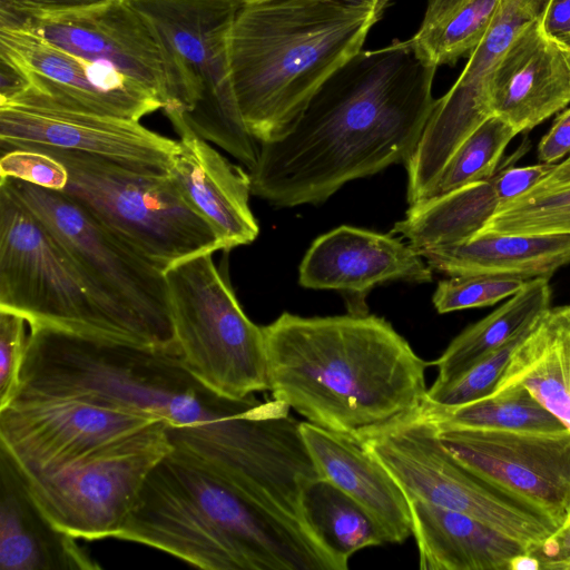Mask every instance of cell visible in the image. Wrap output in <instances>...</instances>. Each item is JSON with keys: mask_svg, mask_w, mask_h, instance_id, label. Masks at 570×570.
<instances>
[{"mask_svg": "<svg viewBox=\"0 0 570 570\" xmlns=\"http://www.w3.org/2000/svg\"><path fill=\"white\" fill-rule=\"evenodd\" d=\"M35 382L42 396L166 420L171 455L273 511L291 509L315 473L288 405L219 396L179 354L56 332L40 351Z\"/></svg>", "mask_w": 570, "mask_h": 570, "instance_id": "cell-1", "label": "cell"}, {"mask_svg": "<svg viewBox=\"0 0 570 570\" xmlns=\"http://www.w3.org/2000/svg\"><path fill=\"white\" fill-rule=\"evenodd\" d=\"M436 68L409 40L358 51L283 136L258 142L252 195L275 207L318 204L351 180L405 165L436 101Z\"/></svg>", "mask_w": 570, "mask_h": 570, "instance_id": "cell-2", "label": "cell"}, {"mask_svg": "<svg viewBox=\"0 0 570 570\" xmlns=\"http://www.w3.org/2000/svg\"><path fill=\"white\" fill-rule=\"evenodd\" d=\"M263 328L268 391L309 423L356 436L425 400L430 363L382 317L285 312Z\"/></svg>", "mask_w": 570, "mask_h": 570, "instance_id": "cell-3", "label": "cell"}, {"mask_svg": "<svg viewBox=\"0 0 570 570\" xmlns=\"http://www.w3.org/2000/svg\"><path fill=\"white\" fill-rule=\"evenodd\" d=\"M116 539L205 570H346L315 532L170 453L149 472Z\"/></svg>", "mask_w": 570, "mask_h": 570, "instance_id": "cell-4", "label": "cell"}, {"mask_svg": "<svg viewBox=\"0 0 570 570\" xmlns=\"http://www.w3.org/2000/svg\"><path fill=\"white\" fill-rule=\"evenodd\" d=\"M370 12L332 0H245L229 36L232 82L248 132L283 136L323 82L362 50Z\"/></svg>", "mask_w": 570, "mask_h": 570, "instance_id": "cell-5", "label": "cell"}, {"mask_svg": "<svg viewBox=\"0 0 570 570\" xmlns=\"http://www.w3.org/2000/svg\"><path fill=\"white\" fill-rule=\"evenodd\" d=\"M151 28L163 51L167 83L164 112L179 135L190 130L250 170L259 144L236 101L229 36L240 0H128Z\"/></svg>", "mask_w": 570, "mask_h": 570, "instance_id": "cell-6", "label": "cell"}, {"mask_svg": "<svg viewBox=\"0 0 570 570\" xmlns=\"http://www.w3.org/2000/svg\"><path fill=\"white\" fill-rule=\"evenodd\" d=\"M65 249L129 345L179 354L164 271L61 191L0 178Z\"/></svg>", "mask_w": 570, "mask_h": 570, "instance_id": "cell-7", "label": "cell"}, {"mask_svg": "<svg viewBox=\"0 0 570 570\" xmlns=\"http://www.w3.org/2000/svg\"><path fill=\"white\" fill-rule=\"evenodd\" d=\"M37 148L67 168L68 181L61 193L163 271L188 257L223 250L216 233L168 174L77 151Z\"/></svg>", "mask_w": 570, "mask_h": 570, "instance_id": "cell-8", "label": "cell"}, {"mask_svg": "<svg viewBox=\"0 0 570 570\" xmlns=\"http://www.w3.org/2000/svg\"><path fill=\"white\" fill-rule=\"evenodd\" d=\"M213 254L164 271L171 322L185 367L219 396L243 400L268 391L264 328L246 316Z\"/></svg>", "mask_w": 570, "mask_h": 570, "instance_id": "cell-9", "label": "cell"}, {"mask_svg": "<svg viewBox=\"0 0 570 570\" xmlns=\"http://www.w3.org/2000/svg\"><path fill=\"white\" fill-rule=\"evenodd\" d=\"M389 471L407 500L468 514L523 543L533 554L560 527L549 517L480 478L441 444L417 410L353 436Z\"/></svg>", "mask_w": 570, "mask_h": 570, "instance_id": "cell-10", "label": "cell"}, {"mask_svg": "<svg viewBox=\"0 0 570 570\" xmlns=\"http://www.w3.org/2000/svg\"><path fill=\"white\" fill-rule=\"evenodd\" d=\"M0 309L24 317L30 327L128 344L58 240L2 181Z\"/></svg>", "mask_w": 570, "mask_h": 570, "instance_id": "cell-11", "label": "cell"}, {"mask_svg": "<svg viewBox=\"0 0 570 570\" xmlns=\"http://www.w3.org/2000/svg\"><path fill=\"white\" fill-rule=\"evenodd\" d=\"M166 426L158 420L59 470L24 476L35 503L56 529L76 539H116L145 479L173 451Z\"/></svg>", "mask_w": 570, "mask_h": 570, "instance_id": "cell-12", "label": "cell"}, {"mask_svg": "<svg viewBox=\"0 0 570 570\" xmlns=\"http://www.w3.org/2000/svg\"><path fill=\"white\" fill-rule=\"evenodd\" d=\"M161 420L73 397L13 396L0 407V449L24 476L53 472Z\"/></svg>", "mask_w": 570, "mask_h": 570, "instance_id": "cell-13", "label": "cell"}, {"mask_svg": "<svg viewBox=\"0 0 570 570\" xmlns=\"http://www.w3.org/2000/svg\"><path fill=\"white\" fill-rule=\"evenodd\" d=\"M548 0H500L497 13L462 73L436 99L420 141L405 164L407 198L419 200L459 146L490 116V81L517 36L541 17Z\"/></svg>", "mask_w": 570, "mask_h": 570, "instance_id": "cell-14", "label": "cell"}, {"mask_svg": "<svg viewBox=\"0 0 570 570\" xmlns=\"http://www.w3.org/2000/svg\"><path fill=\"white\" fill-rule=\"evenodd\" d=\"M0 145L77 151L164 175L178 149L138 120L69 108L32 89L0 104Z\"/></svg>", "mask_w": 570, "mask_h": 570, "instance_id": "cell-15", "label": "cell"}, {"mask_svg": "<svg viewBox=\"0 0 570 570\" xmlns=\"http://www.w3.org/2000/svg\"><path fill=\"white\" fill-rule=\"evenodd\" d=\"M435 428L443 448L466 469L529 503L559 527L570 521L569 430Z\"/></svg>", "mask_w": 570, "mask_h": 570, "instance_id": "cell-16", "label": "cell"}, {"mask_svg": "<svg viewBox=\"0 0 570 570\" xmlns=\"http://www.w3.org/2000/svg\"><path fill=\"white\" fill-rule=\"evenodd\" d=\"M94 62L106 63L158 97L165 107V61L151 28L128 0L26 20L18 28Z\"/></svg>", "mask_w": 570, "mask_h": 570, "instance_id": "cell-17", "label": "cell"}, {"mask_svg": "<svg viewBox=\"0 0 570 570\" xmlns=\"http://www.w3.org/2000/svg\"><path fill=\"white\" fill-rule=\"evenodd\" d=\"M0 48L28 71L32 89L69 107L138 120L163 101L115 68L66 51L23 29L0 28Z\"/></svg>", "mask_w": 570, "mask_h": 570, "instance_id": "cell-18", "label": "cell"}, {"mask_svg": "<svg viewBox=\"0 0 570 570\" xmlns=\"http://www.w3.org/2000/svg\"><path fill=\"white\" fill-rule=\"evenodd\" d=\"M432 268L410 245L391 235L340 226L316 238L301 265L299 285L344 294L350 314H368L365 296L376 285L428 283Z\"/></svg>", "mask_w": 570, "mask_h": 570, "instance_id": "cell-19", "label": "cell"}, {"mask_svg": "<svg viewBox=\"0 0 570 570\" xmlns=\"http://www.w3.org/2000/svg\"><path fill=\"white\" fill-rule=\"evenodd\" d=\"M492 115L531 130L570 102V48L549 38L540 18L517 36L490 81Z\"/></svg>", "mask_w": 570, "mask_h": 570, "instance_id": "cell-20", "label": "cell"}, {"mask_svg": "<svg viewBox=\"0 0 570 570\" xmlns=\"http://www.w3.org/2000/svg\"><path fill=\"white\" fill-rule=\"evenodd\" d=\"M178 136L168 175L186 202L209 224L224 252L253 243L259 227L249 207V174L193 131Z\"/></svg>", "mask_w": 570, "mask_h": 570, "instance_id": "cell-21", "label": "cell"}, {"mask_svg": "<svg viewBox=\"0 0 570 570\" xmlns=\"http://www.w3.org/2000/svg\"><path fill=\"white\" fill-rule=\"evenodd\" d=\"M299 431L320 476L356 501L376 522L386 543L412 534L410 504L389 471L351 435L301 422Z\"/></svg>", "mask_w": 570, "mask_h": 570, "instance_id": "cell-22", "label": "cell"}, {"mask_svg": "<svg viewBox=\"0 0 570 570\" xmlns=\"http://www.w3.org/2000/svg\"><path fill=\"white\" fill-rule=\"evenodd\" d=\"M76 538L56 529L35 503L13 460L0 449V570H96Z\"/></svg>", "mask_w": 570, "mask_h": 570, "instance_id": "cell-23", "label": "cell"}, {"mask_svg": "<svg viewBox=\"0 0 570 570\" xmlns=\"http://www.w3.org/2000/svg\"><path fill=\"white\" fill-rule=\"evenodd\" d=\"M409 504L422 570H510L513 558L532 554L468 514L415 499Z\"/></svg>", "mask_w": 570, "mask_h": 570, "instance_id": "cell-24", "label": "cell"}, {"mask_svg": "<svg viewBox=\"0 0 570 570\" xmlns=\"http://www.w3.org/2000/svg\"><path fill=\"white\" fill-rule=\"evenodd\" d=\"M416 252L432 271L449 276L550 278L570 263V234H476Z\"/></svg>", "mask_w": 570, "mask_h": 570, "instance_id": "cell-25", "label": "cell"}, {"mask_svg": "<svg viewBox=\"0 0 570 570\" xmlns=\"http://www.w3.org/2000/svg\"><path fill=\"white\" fill-rule=\"evenodd\" d=\"M513 385L570 431V304L542 312L517 344L494 391Z\"/></svg>", "mask_w": 570, "mask_h": 570, "instance_id": "cell-26", "label": "cell"}, {"mask_svg": "<svg viewBox=\"0 0 570 570\" xmlns=\"http://www.w3.org/2000/svg\"><path fill=\"white\" fill-rule=\"evenodd\" d=\"M500 206L491 177L411 205L391 234L401 235L416 250L459 243L476 235Z\"/></svg>", "mask_w": 570, "mask_h": 570, "instance_id": "cell-27", "label": "cell"}, {"mask_svg": "<svg viewBox=\"0 0 570 570\" xmlns=\"http://www.w3.org/2000/svg\"><path fill=\"white\" fill-rule=\"evenodd\" d=\"M550 303L549 278L528 279L502 306L453 338L433 362L438 367V377L433 384L452 381L488 354L522 335L550 307Z\"/></svg>", "mask_w": 570, "mask_h": 570, "instance_id": "cell-28", "label": "cell"}, {"mask_svg": "<svg viewBox=\"0 0 570 570\" xmlns=\"http://www.w3.org/2000/svg\"><path fill=\"white\" fill-rule=\"evenodd\" d=\"M500 0H429L417 32L409 39L424 62L453 65L470 52L488 31Z\"/></svg>", "mask_w": 570, "mask_h": 570, "instance_id": "cell-29", "label": "cell"}, {"mask_svg": "<svg viewBox=\"0 0 570 570\" xmlns=\"http://www.w3.org/2000/svg\"><path fill=\"white\" fill-rule=\"evenodd\" d=\"M417 412L436 426L519 432L567 430L528 390L518 385L459 406H440L424 400Z\"/></svg>", "mask_w": 570, "mask_h": 570, "instance_id": "cell-30", "label": "cell"}, {"mask_svg": "<svg viewBox=\"0 0 570 570\" xmlns=\"http://www.w3.org/2000/svg\"><path fill=\"white\" fill-rule=\"evenodd\" d=\"M304 505L312 529L346 560L361 549L386 543L374 519L327 480L318 479L306 489Z\"/></svg>", "mask_w": 570, "mask_h": 570, "instance_id": "cell-31", "label": "cell"}, {"mask_svg": "<svg viewBox=\"0 0 570 570\" xmlns=\"http://www.w3.org/2000/svg\"><path fill=\"white\" fill-rule=\"evenodd\" d=\"M517 135L503 119L490 116L453 153L420 202L491 178Z\"/></svg>", "mask_w": 570, "mask_h": 570, "instance_id": "cell-32", "label": "cell"}, {"mask_svg": "<svg viewBox=\"0 0 570 570\" xmlns=\"http://www.w3.org/2000/svg\"><path fill=\"white\" fill-rule=\"evenodd\" d=\"M478 234H570V185L503 204Z\"/></svg>", "mask_w": 570, "mask_h": 570, "instance_id": "cell-33", "label": "cell"}, {"mask_svg": "<svg viewBox=\"0 0 570 570\" xmlns=\"http://www.w3.org/2000/svg\"><path fill=\"white\" fill-rule=\"evenodd\" d=\"M528 330L474 363L452 381L441 385L433 384L428 390L425 400L440 406H459L491 395L508 366L514 347Z\"/></svg>", "mask_w": 570, "mask_h": 570, "instance_id": "cell-34", "label": "cell"}, {"mask_svg": "<svg viewBox=\"0 0 570 570\" xmlns=\"http://www.w3.org/2000/svg\"><path fill=\"white\" fill-rule=\"evenodd\" d=\"M527 281L494 275H460L441 281L432 302L440 314L485 307L518 293Z\"/></svg>", "mask_w": 570, "mask_h": 570, "instance_id": "cell-35", "label": "cell"}, {"mask_svg": "<svg viewBox=\"0 0 570 570\" xmlns=\"http://www.w3.org/2000/svg\"><path fill=\"white\" fill-rule=\"evenodd\" d=\"M0 178L63 191L68 181L65 165L45 150L26 145H0Z\"/></svg>", "mask_w": 570, "mask_h": 570, "instance_id": "cell-36", "label": "cell"}, {"mask_svg": "<svg viewBox=\"0 0 570 570\" xmlns=\"http://www.w3.org/2000/svg\"><path fill=\"white\" fill-rule=\"evenodd\" d=\"M24 317L0 309V407L14 395L29 335Z\"/></svg>", "mask_w": 570, "mask_h": 570, "instance_id": "cell-37", "label": "cell"}, {"mask_svg": "<svg viewBox=\"0 0 570 570\" xmlns=\"http://www.w3.org/2000/svg\"><path fill=\"white\" fill-rule=\"evenodd\" d=\"M107 1L109 0H0V28H18L33 17L85 9Z\"/></svg>", "mask_w": 570, "mask_h": 570, "instance_id": "cell-38", "label": "cell"}, {"mask_svg": "<svg viewBox=\"0 0 570 570\" xmlns=\"http://www.w3.org/2000/svg\"><path fill=\"white\" fill-rule=\"evenodd\" d=\"M556 164L507 166L492 176L501 206L530 191L551 173Z\"/></svg>", "mask_w": 570, "mask_h": 570, "instance_id": "cell-39", "label": "cell"}, {"mask_svg": "<svg viewBox=\"0 0 570 570\" xmlns=\"http://www.w3.org/2000/svg\"><path fill=\"white\" fill-rule=\"evenodd\" d=\"M570 155V108L562 111L538 145V159L556 164Z\"/></svg>", "mask_w": 570, "mask_h": 570, "instance_id": "cell-40", "label": "cell"}, {"mask_svg": "<svg viewBox=\"0 0 570 570\" xmlns=\"http://www.w3.org/2000/svg\"><path fill=\"white\" fill-rule=\"evenodd\" d=\"M32 86L26 68L0 48V104L10 101Z\"/></svg>", "mask_w": 570, "mask_h": 570, "instance_id": "cell-41", "label": "cell"}, {"mask_svg": "<svg viewBox=\"0 0 570 570\" xmlns=\"http://www.w3.org/2000/svg\"><path fill=\"white\" fill-rule=\"evenodd\" d=\"M540 24L549 38L570 48V0H548Z\"/></svg>", "mask_w": 570, "mask_h": 570, "instance_id": "cell-42", "label": "cell"}, {"mask_svg": "<svg viewBox=\"0 0 570 570\" xmlns=\"http://www.w3.org/2000/svg\"><path fill=\"white\" fill-rule=\"evenodd\" d=\"M570 185V155L527 194H537L558 189ZM525 195V194H524Z\"/></svg>", "mask_w": 570, "mask_h": 570, "instance_id": "cell-43", "label": "cell"}, {"mask_svg": "<svg viewBox=\"0 0 570 570\" xmlns=\"http://www.w3.org/2000/svg\"><path fill=\"white\" fill-rule=\"evenodd\" d=\"M343 6L372 12L380 20L394 0H332Z\"/></svg>", "mask_w": 570, "mask_h": 570, "instance_id": "cell-44", "label": "cell"}, {"mask_svg": "<svg viewBox=\"0 0 570 570\" xmlns=\"http://www.w3.org/2000/svg\"><path fill=\"white\" fill-rule=\"evenodd\" d=\"M541 569L539 559L533 554H520L512 559L510 570H538Z\"/></svg>", "mask_w": 570, "mask_h": 570, "instance_id": "cell-45", "label": "cell"}, {"mask_svg": "<svg viewBox=\"0 0 570 570\" xmlns=\"http://www.w3.org/2000/svg\"><path fill=\"white\" fill-rule=\"evenodd\" d=\"M240 1H243V2H244L245 0H240Z\"/></svg>", "mask_w": 570, "mask_h": 570, "instance_id": "cell-46", "label": "cell"}]
</instances>
